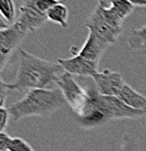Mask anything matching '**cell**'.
<instances>
[{
  "label": "cell",
  "instance_id": "ffe728a7",
  "mask_svg": "<svg viewBox=\"0 0 146 151\" xmlns=\"http://www.w3.org/2000/svg\"><path fill=\"white\" fill-rule=\"evenodd\" d=\"M7 27H9V24H8L5 20L0 17V32H1V30H4V29H6Z\"/></svg>",
  "mask_w": 146,
  "mask_h": 151
},
{
  "label": "cell",
  "instance_id": "9a60e30c",
  "mask_svg": "<svg viewBox=\"0 0 146 151\" xmlns=\"http://www.w3.org/2000/svg\"><path fill=\"white\" fill-rule=\"evenodd\" d=\"M8 151H35L31 145L21 137H12Z\"/></svg>",
  "mask_w": 146,
  "mask_h": 151
},
{
  "label": "cell",
  "instance_id": "e0dca14e",
  "mask_svg": "<svg viewBox=\"0 0 146 151\" xmlns=\"http://www.w3.org/2000/svg\"><path fill=\"white\" fill-rule=\"evenodd\" d=\"M12 137L5 132H0V151H8Z\"/></svg>",
  "mask_w": 146,
  "mask_h": 151
},
{
  "label": "cell",
  "instance_id": "ba28073f",
  "mask_svg": "<svg viewBox=\"0 0 146 151\" xmlns=\"http://www.w3.org/2000/svg\"><path fill=\"white\" fill-rule=\"evenodd\" d=\"M92 78L96 85V90L102 95L117 96L125 84L121 73L110 70L97 72Z\"/></svg>",
  "mask_w": 146,
  "mask_h": 151
},
{
  "label": "cell",
  "instance_id": "5b68a950",
  "mask_svg": "<svg viewBox=\"0 0 146 151\" xmlns=\"http://www.w3.org/2000/svg\"><path fill=\"white\" fill-rule=\"evenodd\" d=\"M27 35L28 34L20 28L16 22L0 32V72L4 70L13 52L18 50Z\"/></svg>",
  "mask_w": 146,
  "mask_h": 151
},
{
  "label": "cell",
  "instance_id": "7c38bea8",
  "mask_svg": "<svg viewBox=\"0 0 146 151\" xmlns=\"http://www.w3.org/2000/svg\"><path fill=\"white\" fill-rule=\"evenodd\" d=\"M47 18L48 21L57 23L66 29L69 27V8L65 4L60 1L47 12Z\"/></svg>",
  "mask_w": 146,
  "mask_h": 151
},
{
  "label": "cell",
  "instance_id": "8fae6325",
  "mask_svg": "<svg viewBox=\"0 0 146 151\" xmlns=\"http://www.w3.org/2000/svg\"><path fill=\"white\" fill-rule=\"evenodd\" d=\"M133 5L129 0H111L110 6L107 7L110 15L116 22L123 24L124 20L133 12Z\"/></svg>",
  "mask_w": 146,
  "mask_h": 151
},
{
  "label": "cell",
  "instance_id": "d6986e66",
  "mask_svg": "<svg viewBox=\"0 0 146 151\" xmlns=\"http://www.w3.org/2000/svg\"><path fill=\"white\" fill-rule=\"evenodd\" d=\"M133 6L138 7H146V0H129Z\"/></svg>",
  "mask_w": 146,
  "mask_h": 151
},
{
  "label": "cell",
  "instance_id": "ac0fdd59",
  "mask_svg": "<svg viewBox=\"0 0 146 151\" xmlns=\"http://www.w3.org/2000/svg\"><path fill=\"white\" fill-rule=\"evenodd\" d=\"M8 84L5 83L1 77H0V107H5V102H6V96H7V92H8Z\"/></svg>",
  "mask_w": 146,
  "mask_h": 151
},
{
  "label": "cell",
  "instance_id": "8992f818",
  "mask_svg": "<svg viewBox=\"0 0 146 151\" xmlns=\"http://www.w3.org/2000/svg\"><path fill=\"white\" fill-rule=\"evenodd\" d=\"M47 21V14L39 12L31 0H24L22 6L20 7L19 15L15 22L24 33L28 34L29 32H34L41 28Z\"/></svg>",
  "mask_w": 146,
  "mask_h": 151
},
{
  "label": "cell",
  "instance_id": "5bb4252c",
  "mask_svg": "<svg viewBox=\"0 0 146 151\" xmlns=\"http://www.w3.org/2000/svg\"><path fill=\"white\" fill-rule=\"evenodd\" d=\"M0 17L9 26L15 23L16 9L14 0H0Z\"/></svg>",
  "mask_w": 146,
  "mask_h": 151
},
{
  "label": "cell",
  "instance_id": "9c48e42d",
  "mask_svg": "<svg viewBox=\"0 0 146 151\" xmlns=\"http://www.w3.org/2000/svg\"><path fill=\"white\" fill-rule=\"evenodd\" d=\"M110 43H108L106 40L100 37L99 35H96L95 33L88 30V36L85 42V44L82 45V48L79 51H74L72 48V52H77L78 55L81 57H85L87 59H91L94 62H100L101 57L103 56V54L106 52V50L109 48Z\"/></svg>",
  "mask_w": 146,
  "mask_h": 151
},
{
  "label": "cell",
  "instance_id": "277c9868",
  "mask_svg": "<svg viewBox=\"0 0 146 151\" xmlns=\"http://www.w3.org/2000/svg\"><path fill=\"white\" fill-rule=\"evenodd\" d=\"M57 85L64 95L66 104L72 108L75 115H79L87 101L88 90L81 87L73 78V75L66 71H64L58 77Z\"/></svg>",
  "mask_w": 146,
  "mask_h": 151
},
{
  "label": "cell",
  "instance_id": "7a4b0ae2",
  "mask_svg": "<svg viewBox=\"0 0 146 151\" xmlns=\"http://www.w3.org/2000/svg\"><path fill=\"white\" fill-rule=\"evenodd\" d=\"M66 100L59 88H35L29 90L21 100L8 107L13 121L24 117H48L64 108Z\"/></svg>",
  "mask_w": 146,
  "mask_h": 151
},
{
  "label": "cell",
  "instance_id": "2e32d148",
  "mask_svg": "<svg viewBox=\"0 0 146 151\" xmlns=\"http://www.w3.org/2000/svg\"><path fill=\"white\" fill-rule=\"evenodd\" d=\"M9 119H12V117H11V113H9L8 108L0 107V132L6 130V128L8 127V123H9Z\"/></svg>",
  "mask_w": 146,
  "mask_h": 151
},
{
  "label": "cell",
  "instance_id": "4fadbf2b",
  "mask_svg": "<svg viewBox=\"0 0 146 151\" xmlns=\"http://www.w3.org/2000/svg\"><path fill=\"white\" fill-rule=\"evenodd\" d=\"M127 42L130 49L146 52V24L138 29H131L128 34Z\"/></svg>",
  "mask_w": 146,
  "mask_h": 151
},
{
  "label": "cell",
  "instance_id": "3957f363",
  "mask_svg": "<svg viewBox=\"0 0 146 151\" xmlns=\"http://www.w3.org/2000/svg\"><path fill=\"white\" fill-rule=\"evenodd\" d=\"M85 27L88 28L89 32H93L100 37L106 40L110 44H114L118 40L123 30V27L115 24L107 17V14L104 13V5L101 2L96 5L88 19L85 21Z\"/></svg>",
  "mask_w": 146,
  "mask_h": 151
},
{
  "label": "cell",
  "instance_id": "6da1fadb",
  "mask_svg": "<svg viewBox=\"0 0 146 151\" xmlns=\"http://www.w3.org/2000/svg\"><path fill=\"white\" fill-rule=\"evenodd\" d=\"M64 72L57 62H48L43 58L19 49V68L13 83L8 84L11 91H26L35 88H52L58 77Z\"/></svg>",
  "mask_w": 146,
  "mask_h": 151
},
{
  "label": "cell",
  "instance_id": "30bf717a",
  "mask_svg": "<svg viewBox=\"0 0 146 151\" xmlns=\"http://www.w3.org/2000/svg\"><path fill=\"white\" fill-rule=\"evenodd\" d=\"M124 104L136 109H146V98L135 91L130 85L124 84L121 92L117 95Z\"/></svg>",
  "mask_w": 146,
  "mask_h": 151
},
{
  "label": "cell",
  "instance_id": "52a82bcc",
  "mask_svg": "<svg viewBox=\"0 0 146 151\" xmlns=\"http://www.w3.org/2000/svg\"><path fill=\"white\" fill-rule=\"evenodd\" d=\"M71 58H60L58 59V63L62 65L64 71L69 72L73 76L79 77H93L99 72V63L91 59H87L85 57H81L77 52H73Z\"/></svg>",
  "mask_w": 146,
  "mask_h": 151
},
{
  "label": "cell",
  "instance_id": "44dd1931",
  "mask_svg": "<svg viewBox=\"0 0 146 151\" xmlns=\"http://www.w3.org/2000/svg\"><path fill=\"white\" fill-rule=\"evenodd\" d=\"M97 1L101 2V4H103V5H106V4H110L111 0H97Z\"/></svg>",
  "mask_w": 146,
  "mask_h": 151
}]
</instances>
